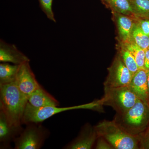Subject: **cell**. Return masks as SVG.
<instances>
[{
  "mask_svg": "<svg viewBox=\"0 0 149 149\" xmlns=\"http://www.w3.org/2000/svg\"><path fill=\"white\" fill-rule=\"evenodd\" d=\"M28 103V96L13 82L0 85V110L4 113L12 125L22 127V120Z\"/></svg>",
  "mask_w": 149,
  "mask_h": 149,
  "instance_id": "cell-1",
  "label": "cell"
},
{
  "mask_svg": "<svg viewBox=\"0 0 149 149\" xmlns=\"http://www.w3.org/2000/svg\"><path fill=\"white\" fill-rule=\"evenodd\" d=\"M95 128L98 136L105 139L113 149H139L141 145L138 136L128 133L116 121L104 120Z\"/></svg>",
  "mask_w": 149,
  "mask_h": 149,
  "instance_id": "cell-2",
  "label": "cell"
},
{
  "mask_svg": "<svg viewBox=\"0 0 149 149\" xmlns=\"http://www.w3.org/2000/svg\"><path fill=\"white\" fill-rule=\"evenodd\" d=\"M101 104V100L75 106L65 107L51 106L37 108L32 106L28 102L22 120V124L40 123L54 115L67 111L79 109H95Z\"/></svg>",
  "mask_w": 149,
  "mask_h": 149,
  "instance_id": "cell-3",
  "label": "cell"
},
{
  "mask_svg": "<svg viewBox=\"0 0 149 149\" xmlns=\"http://www.w3.org/2000/svg\"><path fill=\"white\" fill-rule=\"evenodd\" d=\"M121 115L119 125L128 133L136 135L143 130L149 120L148 104L138 99L136 103Z\"/></svg>",
  "mask_w": 149,
  "mask_h": 149,
  "instance_id": "cell-4",
  "label": "cell"
},
{
  "mask_svg": "<svg viewBox=\"0 0 149 149\" xmlns=\"http://www.w3.org/2000/svg\"><path fill=\"white\" fill-rule=\"evenodd\" d=\"M102 104L110 106L120 114H123L135 104L138 100L129 86L104 88Z\"/></svg>",
  "mask_w": 149,
  "mask_h": 149,
  "instance_id": "cell-5",
  "label": "cell"
},
{
  "mask_svg": "<svg viewBox=\"0 0 149 149\" xmlns=\"http://www.w3.org/2000/svg\"><path fill=\"white\" fill-rule=\"evenodd\" d=\"M39 123L27 124L25 129L15 139V149H39L49 135V131Z\"/></svg>",
  "mask_w": 149,
  "mask_h": 149,
  "instance_id": "cell-6",
  "label": "cell"
},
{
  "mask_svg": "<svg viewBox=\"0 0 149 149\" xmlns=\"http://www.w3.org/2000/svg\"><path fill=\"white\" fill-rule=\"evenodd\" d=\"M132 77L130 71L119 56L109 68L108 77L104 84V88L128 86Z\"/></svg>",
  "mask_w": 149,
  "mask_h": 149,
  "instance_id": "cell-7",
  "label": "cell"
},
{
  "mask_svg": "<svg viewBox=\"0 0 149 149\" xmlns=\"http://www.w3.org/2000/svg\"><path fill=\"white\" fill-rule=\"evenodd\" d=\"M15 83L20 91L28 97L41 86L35 78L29 62L19 65Z\"/></svg>",
  "mask_w": 149,
  "mask_h": 149,
  "instance_id": "cell-8",
  "label": "cell"
},
{
  "mask_svg": "<svg viewBox=\"0 0 149 149\" xmlns=\"http://www.w3.org/2000/svg\"><path fill=\"white\" fill-rule=\"evenodd\" d=\"M22 127H17L12 125L4 113L0 110V148H10L12 141H14L23 130Z\"/></svg>",
  "mask_w": 149,
  "mask_h": 149,
  "instance_id": "cell-9",
  "label": "cell"
},
{
  "mask_svg": "<svg viewBox=\"0 0 149 149\" xmlns=\"http://www.w3.org/2000/svg\"><path fill=\"white\" fill-rule=\"evenodd\" d=\"M30 60L13 44H8L2 40L0 41V61L20 65Z\"/></svg>",
  "mask_w": 149,
  "mask_h": 149,
  "instance_id": "cell-10",
  "label": "cell"
},
{
  "mask_svg": "<svg viewBox=\"0 0 149 149\" xmlns=\"http://www.w3.org/2000/svg\"><path fill=\"white\" fill-rule=\"evenodd\" d=\"M98 138L95 128L89 124L85 125L80 135L74 141L67 145L66 149H90L92 148Z\"/></svg>",
  "mask_w": 149,
  "mask_h": 149,
  "instance_id": "cell-11",
  "label": "cell"
},
{
  "mask_svg": "<svg viewBox=\"0 0 149 149\" xmlns=\"http://www.w3.org/2000/svg\"><path fill=\"white\" fill-rule=\"evenodd\" d=\"M148 72L146 69H139L132 77L128 85L137 97L147 104L149 99L147 83Z\"/></svg>",
  "mask_w": 149,
  "mask_h": 149,
  "instance_id": "cell-12",
  "label": "cell"
},
{
  "mask_svg": "<svg viewBox=\"0 0 149 149\" xmlns=\"http://www.w3.org/2000/svg\"><path fill=\"white\" fill-rule=\"evenodd\" d=\"M28 102L35 108L47 107H58L59 103L42 87H40L28 97Z\"/></svg>",
  "mask_w": 149,
  "mask_h": 149,
  "instance_id": "cell-13",
  "label": "cell"
},
{
  "mask_svg": "<svg viewBox=\"0 0 149 149\" xmlns=\"http://www.w3.org/2000/svg\"><path fill=\"white\" fill-rule=\"evenodd\" d=\"M118 33L122 42L130 41L134 19L131 17L121 14L115 13Z\"/></svg>",
  "mask_w": 149,
  "mask_h": 149,
  "instance_id": "cell-14",
  "label": "cell"
},
{
  "mask_svg": "<svg viewBox=\"0 0 149 149\" xmlns=\"http://www.w3.org/2000/svg\"><path fill=\"white\" fill-rule=\"evenodd\" d=\"M19 65L2 62L0 64V85L15 82Z\"/></svg>",
  "mask_w": 149,
  "mask_h": 149,
  "instance_id": "cell-15",
  "label": "cell"
},
{
  "mask_svg": "<svg viewBox=\"0 0 149 149\" xmlns=\"http://www.w3.org/2000/svg\"><path fill=\"white\" fill-rule=\"evenodd\" d=\"M115 13L121 14L135 18L130 0H107Z\"/></svg>",
  "mask_w": 149,
  "mask_h": 149,
  "instance_id": "cell-16",
  "label": "cell"
},
{
  "mask_svg": "<svg viewBox=\"0 0 149 149\" xmlns=\"http://www.w3.org/2000/svg\"><path fill=\"white\" fill-rule=\"evenodd\" d=\"M121 44L133 55L139 69H146L145 68L146 51L137 45L131 40L128 42H122Z\"/></svg>",
  "mask_w": 149,
  "mask_h": 149,
  "instance_id": "cell-17",
  "label": "cell"
},
{
  "mask_svg": "<svg viewBox=\"0 0 149 149\" xmlns=\"http://www.w3.org/2000/svg\"><path fill=\"white\" fill-rule=\"evenodd\" d=\"M130 40L144 50L149 48V36L142 31L135 21L131 32Z\"/></svg>",
  "mask_w": 149,
  "mask_h": 149,
  "instance_id": "cell-18",
  "label": "cell"
},
{
  "mask_svg": "<svg viewBox=\"0 0 149 149\" xmlns=\"http://www.w3.org/2000/svg\"><path fill=\"white\" fill-rule=\"evenodd\" d=\"M135 17L149 19V0H130Z\"/></svg>",
  "mask_w": 149,
  "mask_h": 149,
  "instance_id": "cell-19",
  "label": "cell"
},
{
  "mask_svg": "<svg viewBox=\"0 0 149 149\" xmlns=\"http://www.w3.org/2000/svg\"><path fill=\"white\" fill-rule=\"evenodd\" d=\"M120 56L133 76L139 70V66L133 55L122 44L120 50Z\"/></svg>",
  "mask_w": 149,
  "mask_h": 149,
  "instance_id": "cell-20",
  "label": "cell"
},
{
  "mask_svg": "<svg viewBox=\"0 0 149 149\" xmlns=\"http://www.w3.org/2000/svg\"><path fill=\"white\" fill-rule=\"evenodd\" d=\"M53 1V0H39V1L41 9L47 17L51 21L56 22L52 10Z\"/></svg>",
  "mask_w": 149,
  "mask_h": 149,
  "instance_id": "cell-21",
  "label": "cell"
},
{
  "mask_svg": "<svg viewBox=\"0 0 149 149\" xmlns=\"http://www.w3.org/2000/svg\"><path fill=\"white\" fill-rule=\"evenodd\" d=\"M135 21L137 22L141 30L146 35L149 37V19L135 17Z\"/></svg>",
  "mask_w": 149,
  "mask_h": 149,
  "instance_id": "cell-22",
  "label": "cell"
},
{
  "mask_svg": "<svg viewBox=\"0 0 149 149\" xmlns=\"http://www.w3.org/2000/svg\"><path fill=\"white\" fill-rule=\"evenodd\" d=\"M97 141L96 144V149H113L111 146L102 137L98 136Z\"/></svg>",
  "mask_w": 149,
  "mask_h": 149,
  "instance_id": "cell-23",
  "label": "cell"
},
{
  "mask_svg": "<svg viewBox=\"0 0 149 149\" xmlns=\"http://www.w3.org/2000/svg\"><path fill=\"white\" fill-rule=\"evenodd\" d=\"M141 143L142 147L144 148L149 149V133L144 137L142 141H141Z\"/></svg>",
  "mask_w": 149,
  "mask_h": 149,
  "instance_id": "cell-24",
  "label": "cell"
},
{
  "mask_svg": "<svg viewBox=\"0 0 149 149\" xmlns=\"http://www.w3.org/2000/svg\"><path fill=\"white\" fill-rule=\"evenodd\" d=\"M145 68L149 71V49L146 50V57L145 60Z\"/></svg>",
  "mask_w": 149,
  "mask_h": 149,
  "instance_id": "cell-25",
  "label": "cell"
},
{
  "mask_svg": "<svg viewBox=\"0 0 149 149\" xmlns=\"http://www.w3.org/2000/svg\"><path fill=\"white\" fill-rule=\"evenodd\" d=\"M147 83H148V91L149 96V71H148V79H147Z\"/></svg>",
  "mask_w": 149,
  "mask_h": 149,
  "instance_id": "cell-26",
  "label": "cell"
},
{
  "mask_svg": "<svg viewBox=\"0 0 149 149\" xmlns=\"http://www.w3.org/2000/svg\"></svg>",
  "mask_w": 149,
  "mask_h": 149,
  "instance_id": "cell-27",
  "label": "cell"
}]
</instances>
